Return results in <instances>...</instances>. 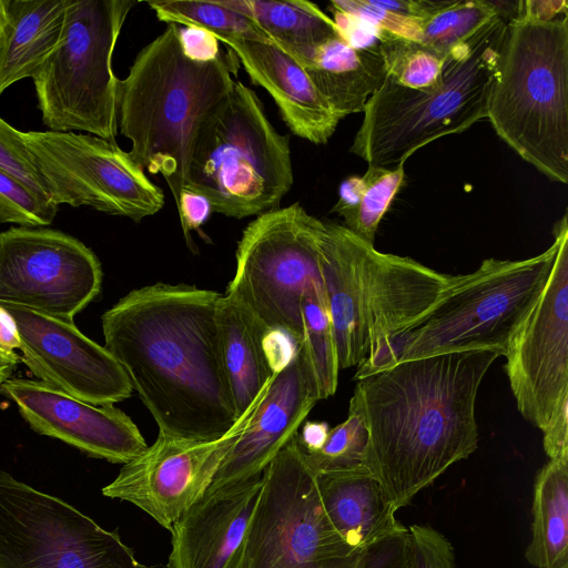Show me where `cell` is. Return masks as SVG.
<instances>
[{
    "label": "cell",
    "instance_id": "obj_1",
    "mask_svg": "<svg viewBox=\"0 0 568 568\" xmlns=\"http://www.w3.org/2000/svg\"><path fill=\"white\" fill-rule=\"evenodd\" d=\"M221 295L156 283L131 291L102 315L104 347L124 369L161 435L213 442L239 419L221 355Z\"/></svg>",
    "mask_w": 568,
    "mask_h": 568
},
{
    "label": "cell",
    "instance_id": "obj_2",
    "mask_svg": "<svg viewBox=\"0 0 568 568\" xmlns=\"http://www.w3.org/2000/svg\"><path fill=\"white\" fill-rule=\"evenodd\" d=\"M494 351L410 359L357 381L351 410L368 429L367 468L394 511L478 447L475 407Z\"/></svg>",
    "mask_w": 568,
    "mask_h": 568
},
{
    "label": "cell",
    "instance_id": "obj_3",
    "mask_svg": "<svg viewBox=\"0 0 568 568\" xmlns=\"http://www.w3.org/2000/svg\"><path fill=\"white\" fill-rule=\"evenodd\" d=\"M233 62L226 53L211 61L190 59L180 43L179 24L169 23L119 80L116 123L131 141L128 153L143 170L164 178L175 205L197 132L234 85Z\"/></svg>",
    "mask_w": 568,
    "mask_h": 568
},
{
    "label": "cell",
    "instance_id": "obj_4",
    "mask_svg": "<svg viewBox=\"0 0 568 568\" xmlns=\"http://www.w3.org/2000/svg\"><path fill=\"white\" fill-rule=\"evenodd\" d=\"M555 235V234H554ZM559 241L525 260H484L454 282L422 316L384 337L357 366L354 379L398 363L447 353L494 351L504 356L542 292Z\"/></svg>",
    "mask_w": 568,
    "mask_h": 568
},
{
    "label": "cell",
    "instance_id": "obj_5",
    "mask_svg": "<svg viewBox=\"0 0 568 568\" xmlns=\"http://www.w3.org/2000/svg\"><path fill=\"white\" fill-rule=\"evenodd\" d=\"M318 262L338 366H359L384 337L422 316L454 282L419 262L382 253L323 221Z\"/></svg>",
    "mask_w": 568,
    "mask_h": 568
},
{
    "label": "cell",
    "instance_id": "obj_6",
    "mask_svg": "<svg viewBox=\"0 0 568 568\" xmlns=\"http://www.w3.org/2000/svg\"><path fill=\"white\" fill-rule=\"evenodd\" d=\"M508 21L498 16L454 48L428 88L403 87L386 75L364 108L349 152L368 165L393 168L434 140L487 118Z\"/></svg>",
    "mask_w": 568,
    "mask_h": 568
},
{
    "label": "cell",
    "instance_id": "obj_7",
    "mask_svg": "<svg viewBox=\"0 0 568 568\" xmlns=\"http://www.w3.org/2000/svg\"><path fill=\"white\" fill-rule=\"evenodd\" d=\"M487 119L521 159L568 182V14L508 21Z\"/></svg>",
    "mask_w": 568,
    "mask_h": 568
},
{
    "label": "cell",
    "instance_id": "obj_8",
    "mask_svg": "<svg viewBox=\"0 0 568 568\" xmlns=\"http://www.w3.org/2000/svg\"><path fill=\"white\" fill-rule=\"evenodd\" d=\"M292 185L290 138L235 80L197 132L184 187L209 199L213 213L243 219L277 209Z\"/></svg>",
    "mask_w": 568,
    "mask_h": 568
},
{
    "label": "cell",
    "instance_id": "obj_9",
    "mask_svg": "<svg viewBox=\"0 0 568 568\" xmlns=\"http://www.w3.org/2000/svg\"><path fill=\"white\" fill-rule=\"evenodd\" d=\"M133 0H67L59 43L32 75L50 131H81L115 142L119 79L112 58Z\"/></svg>",
    "mask_w": 568,
    "mask_h": 568
},
{
    "label": "cell",
    "instance_id": "obj_10",
    "mask_svg": "<svg viewBox=\"0 0 568 568\" xmlns=\"http://www.w3.org/2000/svg\"><path fill=\"white\" fill-rule=\"evenodd\" d=\"M364 552L327 517L317 475L294 435L262 474L241 568H359Z\"/></svg>",
    "mask_w": 568,
    "mask_h": 568
},
{
    "label": "cell",
    "instance_id": "obj_11",
    "mask_svg": "<svg viewBox=\"0 0 568 568\" xmlns=\"http://www.w3.org/2000/svg\"><path fill=\"white\" fill-rule=\"evenodd\" d=\"M323 220L300 203L256 216L244 229L236 267L224 295L246 307L267 331H282L300 343L301 300L322 282L318 237Z\"/></svg>",
    "mask_w": 568,
    "mask_h": 568
},
{
    "label": "cell",
    "instance_id": "obj_12",
    "mask_svg": "<svg viewBox=\"0 0 568 568\" xmlns=\"http://www.w3.org/2000/svg\"><path fill=\"white\" fill-rule=\"evenodd\" d=\"M0 568H153L64 500L0 470Z\"/></svg>",
    "mask_w": 568,
    "mask_h": 568
},
{
    "label": "cell",
    "instance_id": "obj_13",
    "mask_svg": "<svg viewBox=\"0 0 568 568\" xmlns=\"http://www.w3.org/2000/svg\"><path fill=\"white\" fill-rule=\"evenodd\" d=\"M48 196L140 222L164 205L163 191L115 142L74 132H22Z\"/></svg>",
    "mask_w": 568,
    "mask_h": 568
},
{
    "label": "cell",
    "instance_id": "obj_14",
    "mask_svg": "<svg viewBox=\"0 0 568 568\" xmlns=\"http://www.w3.org/2000/svg\"><path fill=\"white\" fill-rule=\"evenodd\" d=\"M101 283L99 258L78 239L47 227L0 232V304L73 321Z\"/></svg>",
    "mask_w": 568,
    "mask_h": 568
},
{
    "label": "cell",
    "instance_id": "obj_15",
    "mask_svg": "<svg viewBox=\"0 0 568 568\" xmlns=\"http://www.w3.org/2000/svg\"><path fill=\"white\" fill-rule=\"evenodd\" d=\"M554 234L559 245L547 283L504 355L517 408L540 430L568 402L567 214Z\"/></svg>",
    "mask_w": 568,
    "mask_h": 568
},
{
    "label": "cell",
    "instance_id": "obj_16",
    "mask_svg": "<svg viewBox=\"0 0 568 568\" xmlns=\"http://www.w3.org/2000/svg\"><path fill=\"white\" fill-rule=\"evenodd\" d=\"M263 390L217 440H184L159 434L142 454L123 464L115 479L102 488V494L133 504L170 531L211 485L223 458L251 419Z\"/></svg>",
    "mask_w": 568,
    "mask_h": 568
},
{
    "label": "cell",
    "instance_id": "obj_17",
    "mask_svg": "<svg viewBox=\"0 0 568 568\" xmlns=\"http://www.w3.org/2000/svg\"><path fill=\"white\" fill-rule=\"evenodd\" d=\"M0 305L14 321L21 359L41 382L92 405H113L132 395L122 366L73 321Z\"/></svg>",
    "mask_w": 568,
    "mask_h": 568
},
{
    "label": "cell",
    "instance_id": "obj_18",
    "mask_svg": "<svg viewBox=\"0 0 568 568\" xmlns=\"http://www.w3.org/2000/svg\"><path fill=\"white\" fill-rule=\"evenodd\" d=\"M0 390L36 433L60 439L91 457L125 464L148 448L138 426L113 405H92L27 378H9Z\"/></svg>",
    "mask_w": 568,
    "mask_h": 568
},
{
    "label": "cell",
    "instance_id": "obj_19",
    "mask_svg": "<svg viewBox=\"0 0 568 568\" xmlns=\"http://www.w3.org/2000/svg\"><path fill=\"white\" fill-rule=\"evenodd\" d=\"M320 399L306 355L297 344L292 359L270 378L251 419L223 458L205 493L261 476L297 434Z\"/></svg>",
    "mask_w": 568,
    "mask_h": 568
},
{
    "label": "cell",
    "instance_id": "obj_20",
    "mask_svg": "<svg viewBox=\"0 0 568 568\" xmlns=\"http://www.w3.org/2000/svg\"><path fill=\"white\" fill-rule=\"evenodd\" d=\"M262 475L204 495L171 528L168 568H241Z\"/></svg>",
    "mask_w": 568,
    "mask_h": 568
},
{
    "label": "cell",
    "instance_id": "obj_21",
    "mask_svg": "<svg viewBox=\"0 0 568 568\" xmlns=\"http://www.w3.org/2000/svg\"><path fill=\"white\" fill-rule=\"evenodd\" d=\"M219 41L242 63L251 80L270 93L293 134L314 144L327 143L341 120L292 53L273 40Z\"/></svg>",
    "mask_w": 568,
    "mask_h": 568
},
{
    "label": "cell",
    "instance_id": "obj_22",
    "mask_svg": "<svg viewBox=\"0 0 568 568\" xmlns=\"http://www.w3.org/2000/svg\"><path fill=\"white\" fill-rule=\"evenodd\" d=\"M294 57L339 120L363 112L386 77L378 47L356 48L341 33Z\"/></svg>",
    "mask_w": 568,
    "mask_h": 568
},
{
    "label": "cell",
    "instance_id": "obj_23",
    "mask_svg": "<svg viewBox=\"0 0 568 568\" xmlns=\"http://www.w3.org/2000/svg\"><path fill=\"white\" fill-rule=\"evenodd\" d=\"M327 517L343 540L365 551L384 537L404 528L384 490L366 468L317 475Z\"/></svg>",
    "mask_w": 568,
    "mask_h": 568
},
{
    "label": "cell",
    "instance_id": "obj_24",
    "mask_svg": "<svg viewBox=\"0 0 568 568\" xmlns=\"http://www.w3.org/2000/svg\"><path fill=\"white\" fill-rule=\"evenodd\" d=\"M67 0H1L0 97L32 78L60 41Z\"/></svg>",
    "mask_w": 568,
    "mask_h": 568
},
{
    "label": "cell",
    "instance_id": "obj_25",
    "mask_svg": "<svg viewBox=\"0 0 568 568\" xmlns=\"http://www.w3.org/2000/svg\"><path fill=\"white\" fill-rule=\"evenodd\" d=\"M216 321L223 367L240 418L274 374L264 347L268 331L246 307L224 294L217 302Z\"/></svg>",
    "mask_w": 568,
    "mask_h": 568
},
{
    "label": "cell",
    "instance_id": "obj_26",
    "mask_svg": "<svg viewBox=\"0 0 568 568\" xmlns=\"http://www.w3.org/2000/svg\"><path fill=\"white\" fill-rule=\"evenodd\" d=\"M525 558L535 568L568 565V459H549L536 475Z\"/></svg>",
    "mask_w": 568,
    "mask_h": 568
},
{
    "label": "cell",
    "instance_id": "obj_27",
    "mask_svg": "<svg viewBox=\"0 0 568 568\" xmlns=\"http://www.w3.org/2000/svg\"><path fill=\"white\" fill-rule=\"evenodd\" d=\"M254 21L261 30L293 55H298L339 34L332 18L315 3L303 0H219Z\"/></svg>",
    "mask_w": 568,
    "mask_h": 568
},
{
    "label": "cell",
    "instance_id": "obj_28",
    "mask_svg": "<svg viewBox=\"0 0 568 568\" xmlns=\"http://www.w3.org/2000/svg\"><path fill=\"white\" fill-rule=\"evenodd\" d=\"M404 163L393 168L368 165L364 175L348 176L339 185L332 212L343 219V226L372 245L382 219L403 184Z\"/></svg>",
    "mask_w": 568,
    "mask_h": 568
},
{
    "label": "cell",
    "instance_id": "obj_29",
    "mask_svg": "<svg viewBox=\"0 0 568 568\" xmlns=\"http://www.w3.org/2000/svg\"><path fill=\"white\" fill-rule=\"evenodd\" d=\"M304 349L317 385L320 398L334 395L338 382V359L328 305L322 282L308 285L301 300Z\"/></svg>",
    "mask_w": 568,
    "mask_h": 568
},
{
    "label": "cell",
    "instance_id": "obj_30",
    "mask_svg": "<svg viewBox=\"0 0 568 568\" xmlns=\"http://www.w3.org/2000/svg\"><path fill=\"white\" fill-rule=\"evenodd\" d=\"M148 6L160 21L199 28L214 34L217 40H270L254 21L222 6L219 0H154L149 1Z\"/></svg>",
    "mask_w": 568,
    "mask_h": 568
},
{
    "label": "cell",
    "instance_id": "obj_31",
    "mask_svg": "<svg viewBox=\"0 0 568 568\" xmlns=\"http://www.w3.org/2000/svg\"><path fill=\"white\" fill-rule=\"evenodd\" d=\"M498 16L501 14L495 1L452 0L447 7L422 21L418 42L446 57Z\"/></svg>",
    "mask_w": 568,
    "mask_h": 568
},
{
    "label": "cell",
    "instance_id": "obj_32",
    "mask_svg": "<svg viewBox=\"0 0 568 568\" xmlns=\"http://www.w3.org/2000/svg\"><path fill=\"white\" fill-rule=\"evenodd\" d=\"M378 49L386 75L403 87L423 89L440 77L444 60L422 43L378 31Z\"/></svg>",
    "mask_w": 568,
    "mask_h": 568
},
{
    "label": "cell",
    "instance_id": "obj_33",
    "mask_svg": "<svg viewBox=\"0 0 568 568\" xmlns=\"http://www.w3.org/2000/svg\"><path fill=\"white\" fill-rule=\"evenodd\" d=\"M368 429L354 410L348 409L347 418L329 428L323 446L305 453V459L316 475L351 471L367 468Z\"/></svg>",
    "mask_w": 568,
    "mask_h": 568
},
{
    "label": "cell",
    "instance_id": "obj_34",
    "mask_svg": "<svg viewBox=\"0 0 568 568\" xmlns=\"http://www.w3.org/2000/svg\"><path fill=\"white\" fill-rule=\"evenodd\" d=\"M58 207L0 168V223L44 227L52 223Z\"/></svg>",
    "mask_w": 568,
    "mask_h": 568
},
{
    "label": "cell",
    "instance_id": "obj_35",
    "mask_svg": "<svg viewBox=\"0 0 568 568\" xmlns=\"http://www.w3.org/2000/svg\"><path fill=\"white\" fill-rule=\"evenodd\" d=\"M329 4L332 10L354 17L378 31L417 42L419 40L423 20L386 11L371 0H341L332 1Z\"/></svg>",
    "mask_w": 568,
    "mask_h": 568
},
{
    "label": "cell",
    "instance_id": "obj_36",
    "mask_svg": "<svg viewBox=\"0 0 568 568\" xmlns=\"http://www.w3.org/2000/svg\"><path fill=\"white\" fill-rule=\"evenodd\" d=\"M0 168L14 175L37 194L50 200L27 144L21 136V131L14 129L1 118Z\"/></svg>",
    "mask_w": 568,
    "mask_h": 568
},
{
    "label": "cell",
    "instance_id": "obj_37",
    "mask_svg": "<svg viewBox=\"0 0 568 568\" xmlns=\"http://www.w3.org/2000/svg\"><path fill=\"white\" fill-rule=\"evenodd\" d=\"M408 530L412 568H457L454 547L442 532L426 525Z\"/></svg>",
    "mask_w": 568,
    "mask_h": 568
},
{
    "label": "cell",
    "instance_id": "obj_38",
    "mask_svg": "<svg viewBox=\"0 0 568 568\" xmlns=\"http://www.w3.org/2000/svg\"><path fill=\"white\" fill-rule=\"evenodd\" d=\"M359 568H412L408 528L404 527L367 548Z\"/></svg>",
    "mask_w": 568,
    "mask_h": 568
},
{
    "label": "cell",
    "instance_id": "obj_39",
    "mask_svg": "<svg viewBox=\"0 0 568 568\" xmlns=\"http://www.w3.org/2000/svg\"><path fill=\"white\" fill-rule=\"evenodd\" d=\"M176 209L185 242L191 250H194L191 232L199 231L213 213L211 202L204 195L184 187Z\"/></svg>",
    "mask_w": 568,
    "mask_h": 568
},
{
    "label": "cell",
    "instance_id": "obj_40",
    "mask_svg": "<svg viewBox=\"0 0 568 568\" xmlns=\"http://www.w3.org/2000/svg\"><path fill=\"white\" fill-rule=\"evenodd\" d=\"M179 39L184 54L192 60L211 61L224 53L216 37L199 28L179 26Z\"/></svg>",
    "mask_w": 568,
    "mask_h": 568
},
{
    "label": "cell",
    "instance_id": "obj_41",
    "mask_svg": "<svg viewBox=\"0 0 568 568\" xmlns=\"http://www.w3.org/2000/svg\"><path fill=\"white\" fill-rule=\"evenodd\" d=\"M542 433L549 459H568V402L557 409Z\"/></svg>",
    "mask_w": 568,
    "mask_h": 568
},
{
    "label": "cell",
    "instance_id": "obj_42",
    "mask_svg": "<svg viewBox=\"0 0 568 568\" xmlns=\"http://www.w3.org/2000/svg\"><path fill=\"white\" fill-rule=\"evenodd\" d=\"M567 1H518L517 14H523L537 20H551L567 14Z\"/></svg>",
    "mask_w": 568,
    "mask_h": 568
},
{
    "label": "cell",
    "instance_id": "obj_43",
    "mask_svg": "<svg viewBox=\"0 0 568 568\" xmlns=\"http://www.w3.org/2000/svg\"><path fill=\"white\" fill-rule=\"evenodd\" d=\"M16 348H19V336L14 321L0 305V353L17 356Z\"/></svg>",
    "mask_w": 568,
    "mask_h": 568
},
{
    "label": "cell",
    "instance_id": "obj_44",
    "mask_svg": "<svg viewBox=\"0 0 568 568\" xmlns=\"http://www.w3.org/2000/svg\"><path fill=\"white\" fill-rule=\"evenodd\" d=\"M329 432L326 423H306L303 432L298 436L300 445L305 453H312L320 449Z\"/></svg>",
    "mask_w": 568,
    "mask_h": 568
},
{
    "label": "cell",
    "instance_id": "obj_45",
    "mask_svg": "<svg viewBox=\"0 0 568 568\" xmlns=\"http://www.w3.org/2000/svg\"><path fill=\"white\" fill-rule=\"evenodd\" d=\"M19 361V356H9L6 354L0 353V387L3 383H6L10 377L11 374Z\"/></svg>",
    "mask_w": 568,
    "mask_h": 568
},
{
    "label": "cell",
    "instance_id": "obj_46",
    "mask_svg": "<svg viewBox=\"0 0 568 568\" xmlns=\"http://www.w3.org/2000/svg\"><path fill=\"white\" fill-rule=\"evenodd\" d=\"M1 23H2V8H1V0H0V30H1Z\"/></svg>",
    "mask_w": 568,
    "mask_h": 568
},
{
    "label": "cell",
    "instance_id": "obj_47",
    "mask_svg": "<svg viewBox=\"0 0 568 568\" xmlns=\"http://www.w3.org/2000/svg\"><path fill=\"white\" fill-rule=\"evenodd\" d=\"M558 568H568V565H566V566H562V567H558Z\"/></svg>",
    "mask_w": 568,
    "mask_h": 568
}]
</instances>
